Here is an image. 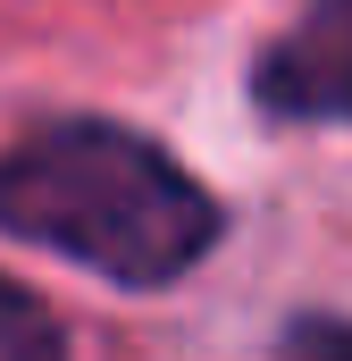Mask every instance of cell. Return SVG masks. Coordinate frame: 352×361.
<instances>
[{"mask_svg": "<svg viewBox=\"0 0 352 361\" xmlns=\"http://www.w3.org/2000/svg\"><path fill=\"white\" fill-rule=\"evenodd\" d=\"M0 235L109 286H176L218 244V202L134 126L68 118L0 160Z\"/></svg>", "mask_w": 352, "mask_h": 361, "instance_id": "6da1fadb", "label": "cell"}, {"mask_svg": "<svg viewBox=\"0 0 352 361\" xmlns=\"http://www.w3.org/2000/svg\"><path fill=\"white\" fill-rule=\"evenodd\" d=\"M268 118L294 126H352V0H310L252 68Z\"/></svg>", "mask_w": 352, "mask_h": 361, "instance_id": "7a4b0ae2", "label": "cell"}, {"mask_svg": "<svg viewBox=\"0 0 352 361\" xmlns=\"http://www.w3.org/2000/svg\"><path fill=\"white\" fill-rule=\"evenodd\" d=\"M0 361H68L59 353V328L42 319V302L17 294L8 277H0Z\"/></svg>", "mask_w": 352, "mask_h": 361, "instance_id": "3957f363", "label": "cell"}, {"mask_svg": "<svg viewBox=\"0 0 352 361\" xmlns=\"http://www.w3.org/2000/svg\"><path fill=\"white\" fill-rule=\"evenodd\" d=\"M285 361H352V328H336V319H302L294 345H285Z\"/></svg>", "mask_w": 352, "mask_h": 361, "instance_id": "277c9868", "label": "cell"}]
</instances>
